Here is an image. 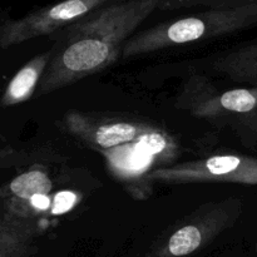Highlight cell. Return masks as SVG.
I'll use <instances>...</instances> for the list:
<instances>
[{
	"label": "cell",
	"instance_id": "6da1fadb",
	"mask_svg": "<svg viewBox=\"0 0 257 257\" xmlns=\"http://www.w3.org/2000/svg\"><path fill=\"white\" fill-rule=\"evenodd\" d=\"M160 7V0L108 2L65 28L37 95L49 94L114 64L136 29Z\"/></svg>",
	"mask_w": 257,
	"mask_h": 257
},
{
	"label": "cell",
	"instance_id": "8992f818",
	"mask_svg": "<svg viewBox=\"0 0 257 257\" xmlns=\"http://www.w3.org/2000/svg\"><path fill=\"white\" fill-rule=\"evenodd\" d=\"M108 0H68L29 13L19 19L4 20L0 25L3 50L42 35L60 32L105 5Z\"/></svg>",
	"mask_w": 257,
	"mask_h": 257
},
{
	"label": "cell",
	"instance_id": "52a82bcc",
	"mask_svg": "<svg viewBox=\"0 0 257 257\" xmlns=\"http://www.w3.org/2000/svg\"><path fill=\"white\" fill-rule=\"evenodd\" d=\"M54 178L45 166L34 165L10 180L2 190V210L33 218L50 206Z\"/></svg>",
	"mask_w": 257,
	"mask_h": 257
},
{
	"label": "cell",
	"instance_id": "277c9868",
	"mask_svg": "<svg viewBox=\"0 0 257 257\" xmlns=\"http://www.w3.org/2000/svg\"><path fill=\"white\" fill-rule=\"evenodd\" d=\"M243 212V200L227 197L210 201L166 228L151 245L145 257H186L233 227Z\"/></svg>",
	"mask_w": 257,
	"mask_h": 257
},
{
	"label": "cell",
	"instance_id": "3957f363",
	"mask_svg": "<svg viewBox=\"0 0 257 257\" xmlns=\"http://www.w3.org/2000/svg\"><path fill=\"white\" fill-rule=\"evenodd\" d=\"M177 108L218 130H230L245 147L257 146V87L222 92L203 75H191L176 100Z\"/></svg>",
	"mask_w": 257,
	"mask_h": 257
},
{
	"label": "cell",
	"instance_id": "7a4b0ae2",
	"mask_svg": "<svg viewBox=\"0 0 257 257\" xmlns=\"http://www.w3.org/2000/svg\"><path fill=\"white\" fill-rule=\"evenodd\" d=\"M181 7L203 9L137 33L125 43L122 57L148 54L257 27V0L167 2L166 4L167 9Z\"/></svg>",
	"mask_w": 257,
	"mask_h": 257
},
{
	"label": "cell",
	"instance_id": "30bf717a",
	"mask_svg": "<svg viewBox=\"0 0 257 257\" xmlns=\"http://www.w3.org/2000/svg\"><path fill=\"white\" fill-rule=\"evenodd\" d=\"M212 69L232 82L257 87V39L216 57Z\"/></svg>",
	"mask_w": 257,
	"mask_h": 257
},
{
	"label": "cell",
	"instance_id": "5b68a950",
	"mask_svg": "<svg viewBox=\"0 0 257 257\" xmlns=\"http://www.w3.org/2000/svg\"><path fill=\"white\" fill-rule=\"evenodd\" d=\"M63 123L70 136L98 152L130 145L158 131L142 120L75 109L65 113Z\"/></svg>",
	"mask_w": 257,
	"mask_h": 257
},
{
	"label": "cell",
	"instance_id": "ba28073f",
	"mask_svg": "<svg viewBox=\"0 0 257 257\" xmlns=\"http://www.w3.org/2000/svg\"><path fill=\"white\" fill-rule=\"evenodd\" d=\"M37 232L35 220L2 210L0 257H32L35 251Z\"/></svg>",
	"mask_w": 257,
	"mask_h": 257
},
{
	"label": "cell",
	"instance_id": "9c48e42d",
	"mask_svg": "<svg viewBox=\"0 0 257 257\" xmlns=\"http://www.w3.org/2000/svg\"><path fill=\"white\" fill-rule=\"evenodd\" d=\"M53 52H45L32 58L17 72L5 87L0 103L2 107H13L20 104L38 92L43 75L45 74L52 59Z\"/></svg>",
	"mask_w": 257,
	"mask_h": 257
}]
</instances>
